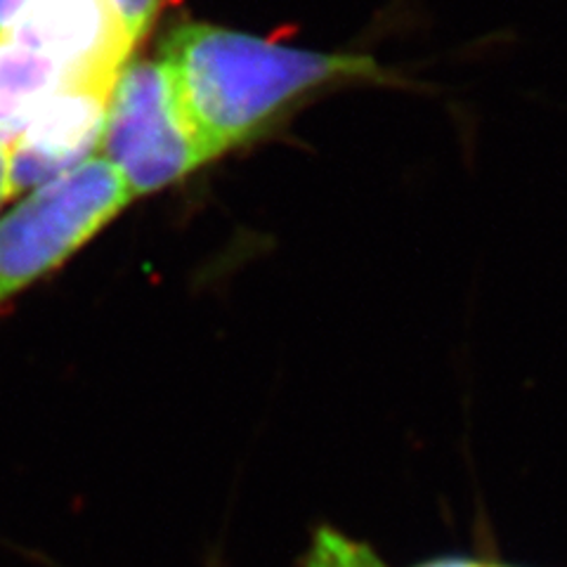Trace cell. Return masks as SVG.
Wrapping results in <instances>:
<instances>
[{
  "mask_svg": "<svg viewBox=\"0 0 567 567\" xmlns=\"http://www.w3.org/2000/svg\"><path fill=\"white\" fill-rule=\"evenodd\" d=\"M100 150L133 199L183 183L210 164L162 58H131L118 69Z\"/></svg>",
  "mask_w": 567,
  "mask_h": 567,
  "instance_id": "3957f363",
  "label": "cell"
},
{
  "mask_svg": "<svg viewBox=\"0 0 567 567\" xmlns=\"http://www.w3.org/2000/svg\"><path fill=\"white\" fill-rule=\"evenodd\" d=\"M300 567H390V565H385L383 558L371 546L346 537L339 529L319 527L315 532L308 554L303 558V565ZM414 567H508V565L487 563L477 558L447 556V558H435Z\"/></svg>",
  "mask_w": 567,
  "mask_h": 567,
  "instance_id": "52a82bcc",
  "label": "cell"
},
{
  "mask_svg": "<svg viewBox=\"0 0 567 567\" xmlns=\"http://www.w3.org/2000/svg\"><path fill=\"white\" fill-rule=\"evenodd\" d=\"M55 60L76 83L112 87L133 58L112 0H33L6 31Z\"/></svg>",
  "mask_w": 567,
  "mask_h": 567,
  "instance_id": "277c9868",
  "label": "cell"
},
{
  "mask_svg": "<svg viewBox=\"0 0 567 567\" xmlns=\"http://www.w3.org/2000/svg\"><path fill=\"white\" fill-rule=\"evenodd\" d=\"M177 97L208 162L277 128L308 100L350 85L414 87L364 52H322L206 22L162 43Z\"/></svg>",
  "mask_w": 567,
  "mask_h": 567,
  "instance_id": "6da1fadb",
  "label": "cell"
},
{
  "mask_svg": "<svg viewBox=\"0 0 567 567\" xmlns=\"http://www.w3.org/2000/svg\"><path fill=\"white\" fill-rule=\"evenodd\" d=\"M33 0H0V31H6L10 24H14Z\"/></svg>",
  "mask_w": 567,
  "mask_h": 567,
  "instance_id": "30bf717a",
  "label": "cell"
},
{
  "mask_svg": "<svg viewBox=\"0 0 567 567\" xmlns=\"http://www.w3.org/2000/svg\"><path fill=\"white\" fill-rule=\"evenodd\" d=\"M166 3L168 0H112V8L118 17V24H121L123 33H126V39L133 45V50L150 33L158 12L164 10Z\"/></svg>",
  "mask_w": 567,
  "mask_h": 567,
  "instance_id": "ba28073f",
  "label": "cell"
},
{
  "mask_svg": "<svg viewBox=\"0 0 567 567\" xmlns=\"http://www.w3.org/2000/svg\"><path fill=\"white\" fill-rule=\"evenodd\" d=\"M131 202L121 175L97 154L27 192L0 216V310L60 270Z\"/></svg>",
  "mask_w": 567,
  "mask_h": 567,
  "instance_id": "7a4b0ae2",
  "label": "cell"
},
{
  "mask_svg": "<svg viewBox=\"0 0 567 567\" xmlns=\"http://www.w3.org/2000/svg\"><path fill=\"white\" fill-rule=\"evenodd\" d=\"M69 83L76 81L55 60L0 33V140L10 145L35 110Z\"/></svg>",
  "mask_w": 567,
  "mask_h": 567,
  "instance_id": "8992f818",
  "label": "cell"
},
{
  "mask_svg": "<svg viewBox=\"0 0 567 567\" xmlns=\"http://www.w3.org/2000/svg\"><path fill=\"white\" fill-rule=\"evenodd\" d=\"M110 91L106 85L69 83L35 110L8 145L14 197L95 156Z\"/></svg>",
  "mask_w": 567,
  "mask_h": 567,
  "instance_id": "5b68a950",
  "label": "cell"
},
{
  "mask_svg": "<svg viewBox=\"0 0 567 567\" xmlns=\"http://www.w3.org/2000/svg\"><path fill=\"white\" fill-rule=\"evenodd\" d=\"M14 197L12 192V177H10V150L3 140H0V210Z\"/></svg>",
  "mask_w": 567,
  "mask_h": 567,
  "instance_id": "9c48e42d",
  "label": "cell"
}]
</instances>
